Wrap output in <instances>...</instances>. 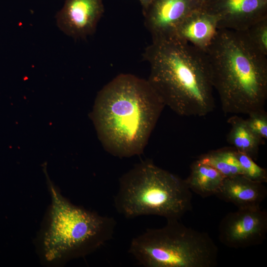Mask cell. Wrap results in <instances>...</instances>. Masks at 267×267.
I'll use <instances>...</instances> for the list:
<instances>
[{"label": "cell", "instance_id": "2e32d148", "mask_svg": "<svg viewBox=\"0 0 267 267\" xmlns=\"http://www.w3.org/2000/svg\"><path fill=\"white\" fill-rule=\"evenodd\" d=\"M236 155L243 176L254 181L263 183L267 182L266 169L258 165L252 158L245 154L237 151Z\"/></svg>", "mask_w": 267, "mask_h": 267}, {"label": "cell", "instance_id": "8992f818", "mask_svg": "<svg viewBox=\"0 0 267 267\" xmlns=\"http://www.w3.org/2000/svg\"><path fill=\"white\" fill-rule=\"evenodd\" d=\"M133 238L129 252L146 267H215L218 248L210 235L178 220Z\"/></svg>", "mask_w": 267, "mask_h": 267}, {"label": "cell", "instance_id": "8fae6325", "mask_svg": "<svg viewBox=\"0 0 267 267\" xmlns=\"http://www.w3.org/2000/svg\"><path fill=\"white\" fill-rule=\"evenodd\" d=\"M218 18L201 8L188 15L177 27L173 37L206 52L219 30Z\"/></svg>", "mask_w": 267, "mask_h": 267}, {"label": "cell", "instance_id": "52a82bcc", "mask_svg": "<svg viewBox=\"0 0 267 267\" xmlns=\"http://www.w3.org/2000/svg\"><path fill=\"white\" fill-rule=\"evenodd\" d=\"M219 233L220 242L229 248L260 245L267 234V212L257 207L228 213L220 222Z\"/></svg>", "mask_w": 267, "mask_h": 267}, {"label": "cell", "instance_id": "5bb4252c", "mask_svg": "<svg viewBox=\"0 0 267 267\" xmlns=\"http://www.w3.org/2000/svg\"><path fill=\"white\" fill-rule=\"evenodd\" d=\"M224 178L217 170L197 159L191 164L189 175L185 179L191 191L206 198L216 195Z\"/></svg>", "mask_w": 267, "mask_h": 267}, {"label": "cell", "instance_id": "9a60e30c", "mask_svg": "<svg viewBox=\"0 0 267 267\" xmlns=\"http://www.w3.org/2000/svg\"><path fill=\"white\" fill-rule=\"evenodd\" d=\"M236 152L231 146L223 147L202 154L198 160L217 170L225 178H231L242 175Z\"/></svg>", "mask_w": 267, "mask_h": 267}, {"label": "cell", "instance_id": "d6986e66", "mask_svg": "<svg viewBox=\"0 0 267 267\" xmlns=\"http://www.w3.org/2000/svg\"><path fill=\"white\" fill-rule=\"evenodd\" d=\"M152 0H138L142 7V12L146 10Z\"/></svg>", "mask_w": 267, "mask_h": 267}, {"label": "cell", "instance_id": "7c38bea8", "mask_svg": "<svg viewBox=\"0 0 267 267\" xmlns=\"http://www.w3.org/2000/svg\"><path fill=\"white\" fill-rule=\"evenodd\" d=\"M215 195L238 209L257 207L266 199L267 189L263 183L240 175L224 178Z\"/></svg>", "mask_w": 267, "mask_h": 267}, {"label": "cell", "instance_id": "3957f363", "mask_svg": "<svg viewBox=\"0 0 267 267\" xmlns=\"http://www.w3.org/2000/svg\"><path fill=\"white\" fill-rule=\"evenodd\" d=\"M206 53L225 114L249 115L265 109L267 56L252 45L244 31L219 29Z\"/></svg>", "mask_w": 267, "mask_h": 267}, {"label": "cell", "instance_id": "5b68a950", "mask_svg": "<svg viewBox=\"0 0 267 267\" xmlns=\"http://www.w3.org/2000/svg\"><path fill=\"white\" fill-rule=\"evenodd\" d=\"M48 185L51 204L42 237V253L47 262L83 257L111 239L116 225L113 218L74 205L49 179Z\"/></svg>", "mask_w": 267, "mask_h": 267}, {"label": "cell", "instance_id": "ba28073f", "mask_svg": "<svg viewBox=\"0 0 267 267\" xmlns=\"http://www.w3.org/2000/svg\"><path fill=\"white\" fill-rule=\"evenodd\" d=\"M201 8L218 18L219 29L243 32L267 18V0H202Z\"/></svg>", "mask_w": 267, "mask_h": 267}, {"label": "cell", "instance_id": "277c9868", "mask_svg": "<svg viewBox=\"0 0 267 267\" xmlns=\"http://www.w3.org/2000/svg\"><path fill=\"white\" fill-rule=\"evenodd\" d=\"M192 198L185 179L147 160L121 176L114 203L126 218L156 215L179 220L191 210Z\"/></svg>", "mask_w": 267, "mask_h": 267}, {"label": "cell", "instance_id": "4fadbf2b", "mask_svg": "<svg viewBox=\"0 0 267 267\" xmlns=\"http://www.w3.org/2000/svg\"><path fill=\"white\" fill-rule=\"evenodd\" d=\"M227 122L230 125L227 135L228 143L237 151L257 160L260 146L264 144L265 141L251 130L246 119L237 115H233Z\"/></svg>", "mask_w": 267, "mask_h": 267}, {"label": "cell", "instance_id": "9c48e42d", "mask_svg": "<svg viewBox=\"0 0 267 267\" xmlns=\"http://www.w3.org/2000/svg\"><path fill=\"white\" fill-rule=\"evenodd\" d=\"M202 0H153L143 12L152 40L172 38L179 24L201 8Z\"/></svg>", "mask_w": 267, "mask_h": 267}, {"label": "cell", "instance_id": "e0dca14e", "mask_svg": "<svg viewBox=\"0 0 267 267\" xmlns=\"http://www.w3.org/2000/svg\"><path fill=\"white\" fill-rule=\"evenodd\" d=\"M244 32L252 45L267 56V18L255 23Z\"/></svg>", "mask_w": 267, "mask_h": 267}, {"label": "cell", "instance_id": "6da1fadb", "mask_svg": "<svg viewBox=\"0 0 267 267\" xmlns=\"http://www.w3.org/2000/svg\"><path fill=\"white\" fill-rule=\"evenodd\" d=\"M165 106L147 80L117 75L98 92L91 113L104 149L120 158L142 154Z\"/></svg>", "mask_w": 267, "mask_h": 267}, {"label": "cell", "instance_id": "ac0fdd59", "mask_svg": "<svg viewBox=\"0 0 267 267\" xmlns=\"http://www.w3.org/2000/svg\"><path fill=\"white\" fill-rule=\"evenodd\" d=\"M248 115L246 122L251 130L261 139H267V113L265 109L253 112Z\"/></svg>", "mask_w": 267, "mask_h": 267}, {"label": "cell", "instance_id": "30bf717a", "mask_svg": "<svg viewBox=\"0 0 267 267\" xmlns=\"http://www.w3.org/2000/svg\"><path fill=\"white\" fill-rule=\"evenodd\" d=\"M104 11L103 0H65L55 15L57 25L74 39H86L95 33Z\"/></svg>", "mask_w": 267, "mask_h": 267}, {"label": "cell", "instance_id": "7a4b0ae2", "mask_svg": "<svg viewBox=\"0 0 267 267\" xmlns=\"http://www.w3.org/2000/svg\"><path fill=\"white\" fill-rule=\"evenodd\" d=\"M150 66L147 80L176 114L205 116L215 107L207 53L175 38L152 40L143 54Z\"/></svg>", "mask_w": 267, "mask_h": 267}]
</instances>
